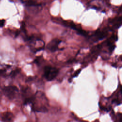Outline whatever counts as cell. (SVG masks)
I'll use <instances>...</instances> for the list:
<instances>
[{
    "mask_svg": "<svg viewBox=\"0 0 122 122\" xmlns=\"http://www.w3.org/2000/svg\"><path fill=\"white\" fill-rule=\"evenodd\" d=\"M59 73V70L55 67L48 65L44 67L43 75L48 81H51L54 79Z\"/></svg>",
    "mask_w": 122,
    "mask_h": 122,
    "instance_id": "obj_1",
    "label": "cell"
},
{
    "mask_svg": "<svg viewBox=\"0 0 122 122\" xmlns=\"http://www.w3.org/2000/svg\"><path fill=\"white\" fill-rule=\"evenodd\" d=\"M4 92L9 98L12 99L15 98L16 93L18 92V89L15 86H9L4 88Z\"/></svg>",
    "mask_w": 122,
    "mask_h": 122,
    "instance_id": "obj_2",
    "label": "cell"
},
{
    "mask_svg": "<svg viewBox=\"0 0 122 122\" xmlns=\"http://www.w3.org/2000/svg\"><path fill=\"white\" fill-rule=\"evenodd\" d=\"M61 42V40L58 39H54L48 43L46 46L47 49L50 51L54 52L57 50L58 46Z\"/></svg>",
    "mask_w": 122,
    "mask_h": 122,
    "instance_id": "obj_3",
    "label": "cell"
},
{
    "mask_svg": "<svg viewBox=\"0 0 122 122\" xmlns=\"http://www.w3.org/2000/svg\"><path fill=\"white\" fill-rule=\"evenodd\" d=\"M1 119L3 122H13L14 120V116L11 112H6L2 113L1 116Z\"/></svg>",
    "mask_w": 122,
    "mask_h": 122,
    "instance_id": "obj_4",
    "label": "cell"
},
{
    "mask_svg": "<svg viewBox=\"0 0 122 122\" xmlns=\"http://www.w3.org/2000/svg\"><path fill=\"white\" fill-rule=\"evenodd\" d=\"M108 32L107 31H99L96 32L95 34L94 37L95 39L97 40H101L104 39L107 35Z\"/></svg>",
    "mask_w": 122,
    "mask_h": 122,
    "instance_id": "obj_5",
    "label": "cell"
},
{
    "mask_svg": "<svg viewBox=\"0 0 122 122\" xmlns=\"http://www.w3.org/2000/svg\"><path fill=\"white\" fill-rule=\"evenodd\" d=\"M26 5L29 6H36L37 5L36 2L32 0H29L27 1L26 2Z\"/></svg>",
    "mask_w": 122,
    "mask_h": 122,
    "instance_id": "obj_6",
    "label": "cell"
},
{
    "mask_svg": "<svg viewBox=\"0 0 122 122\" xmlns=\"http://www.w3.org/2000/svg\"><path fill=\"white\" fill-rule=\"evenodd\" d=\"M20 71H19V69H16L14 71H13L11 72V75L12 77H14L15 76H16L19 72Z\"/></svg>",
    "mask_w": 122,
    "mask_h": 122,
    "instance_id": "obj_7",
    "label": "cell"
},
{
    "mask_svg": "<svg viewBox=\"0 0 122 122\" xmlns=\"http://www.w3.org/2000/svg\"><path fill=\"white\" fill-rule=\"evenodd\" d=\"M81 69H79V70H77L75 72H74V73L73 74V77H77L78 75H79V74L80 73V72H81Z\"/></svg>",
    "mask_w": 122,
    "mask_h": 122,
    "instance_id": "obj_8",
    "label": "cell"
},
{
    "mask_svg": "<svg viewBox=\"0 0 122 122\" xmlns=\"http://www.w3.org/2000/svg\"><path fill=\"white\" fill-rule=\"evenodd\" d=\"M4 23H5V21L4 20H0V26L1 27L3 26L4 24Z\"/></svg>",
    "mask_w": 122,
    "mask_h": 122,
    "instance_id": "obj_9",
    "label": "cell"
}]
</instances>
